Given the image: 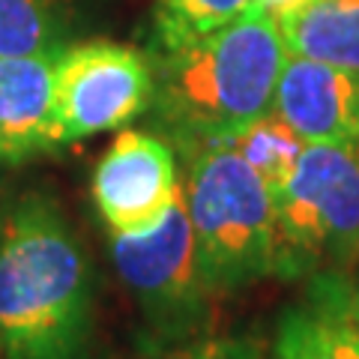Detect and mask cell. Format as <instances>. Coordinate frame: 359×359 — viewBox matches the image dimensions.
Wrapping results in <instances>:
<instances>
[{
    "label": "cell",
    "mask_w": 359,
    "mask_h": 359,
    "mask_svg": "<svg viewBox=\"0 0 359 359\" xmlns=\"http://www.w3.org/2000/svg\"><path fill=\"white\" fill-rule=\"evenodd\" d=\"M306 282L299 302L278 314L269 359H359L351 276L318 273Z\"/></svg>",
    "instance_id": "9"
},
{
    "label": "cell",
    "mask_w": 359,
    "mask_h": 359,
    "mask_svg": "<svg viewBox=\"0 0 359 359\" xmlns=\"http://www.w3.org/2000/svg\"><path fill=\"white\" fill-rule=\"evenodd\" d=\"M269 111L306 144L359 141V72L287 54Z\"/></svg>",
    "instance_id": "8"
},
{
    "label": "cell",
    "mask_w": 359,
    "mask_h": 359,
    "mask_svg": "<svg viewBox=\"0 0 359 359\" xmlns=\"http://www.w3.org/2000/svg\"><path fill=\"white\" fill-rule=\"evenodd\" d=\"M93 273L60 207L27 195L0 222V359H84Z\"/></svg>",
    "instance_id": "1"
},
{
    "label": "cell",
    "mask_w": 359,
    "mask_h": 359,
    "mask_svg": "<svg viewBox=\"0 0 359 359\" xmlns=\"http://www.w3.org/2000/svg\"><path fill=\"white\" fill-rule=\"evenodd\" d=\"M183 198L212 294H233L276 273V198L237 150L216 144L186 153Z\"/></svg>",
    "instance_id": "3"
},
{
    "label": "cell",
    "mask_w": 359,
    "mask_h": 359,
    "mask_svg": "<svg viewBox=\"0 0 359 359\" xmlns=\"http://www.w3.org/2000/svg\"><path fill=\"white\" fill-rule=\"evenodd\" d=\"M287 45L278 21L252 6L210 36L156 60V117L186 153L228 144L273 105Z\"/></svg>",
    "instance_id": "2"
},
{
    "label": "cell",
    "mask_w": 359,
    "mask_h": 359,
    "mask_svg": "<svg viewBox=\"0 0 359 359\" xmlns=\"http://www.w3.org/2000/svg\"><path fill=\"white\" fill-rule=\"evenodd\" d=\"M309 0H255V6L257 9H264L266 15H273L276 21H282L285 15H290V13H297L299 6H306Z\"/></svg>",
    "instance_id": "16"
},
{
    "label": "cell",
    "mask_w": 359,
    "mask_h": 359,
    "mask_svg": "<svg viewBox=\"0 0 359 359\" xmlns=\"http://www.w3.org/2000/svg\"><path fill=\"white\" fill-rule=\"evenodd\" d=\"M111 261L138 302L150 330L168 344L204 330L212 290L198 264L192 219L183 189L159 224L141 233H111Z\"/></svg>",
    "instance_id": "5"
},
{
    "label": "cell",
    "mask_w": 359,
    "mask_h": 359,
    "mask_svg": "<svg viewBox=\"0 0 359 359\" xmlns=\"http://www.w3.org/2000/svg\"><path fill=\"white\" fill-rule=\"evenodd\" d=\"M276 198V273L311 278L359 269V141L306 144Z\"/></svg>",
    "instance_id": "4"
},
{
    "label": "cell",
    "mask_w": 359,
    "mask_h": 359,
    "mask_svg": "<svg viewBox=\"0 0 359 359\" xmlns=\"http://www.w3.org/2000/svg\"><path fill=\"white\" fill-rule=\"evenodd\" d=\"M153 359H264L261 347L249 339H237V335H222V339H201L189 341L174 351H165Z\"/></svg>",
    "instance_id": "15"
},
{
    "label": "cell",
    "mask_w": 359,
    "mask_h": 359,
    "mask_svg": "<svg viewBox=\"0 0 359 359\" xmlns=\"http://www.w3.org/2000/svg\"><path fill=\"white\" fill-rule=\"evenodd\" d=\"M353 314H356V323H359V273H356V282H353Z\"/></svg>",
    "instance_id": "17"
},
{
    "label": "cell",
    "mask_w": 359,
    "mask_h": 359,
    "mask_svg": "<svg viewBox=\"0 0 359 359\" xmlns=\"http://www.w3.org/2000/svg\"><path fill=\"white\" fill-rule=\"evenodd\" d=\"M156 72L120 42L66 45L54 66V147L117 132L153 105Z\"/></svg>",
    "instance_id": "6"
},
{
    "label": "cell",
    "mask_w": 359,
    "mask_h": 359,
    "mask_svg": "<svg viewBox=\"0 0 359 359\" xmlns=\"http://www.w3.org/2000/svg\"><path fill=\"white\" fill-rule=\"evenodd\" d=\"M57 54L0 57V162H25L54 150Z\"/></svg>",
    "instance_id": "10"
},
{
    "label": "cell",
    "mask_w": 359,
    "mask_h": 359,
    "mask_svg": "<svg viewBox=\"0 0 359 359\" xmlns=\"http://www.w3.org/2000/svg\"><path fill=\"white\" fill-rule=\"evenodd\" d=\"M255 6V0H159L156 4V45L162 51L183 48L228 27Z\"/></svg>",
    "instance_id": "13"
},
{
    "label": "cell",
    "mask_w": 359,
    "mask_h": 359,
    "mask_svg": "<svg viewBox=\"0 0 359 359\" xmlns=\"http://www.w3.org/2000/svg\"><path fill=\"white\" fill-rule=\"evenodd\" d=\"M183 189L174 147L159 135L123 129L93 171V201L108 233H141L165 219Z\"/></svg>",
    "instance_id": "7"
},
{
    "label": "cell",
    "mask_w": 359,
    "mask_h": 359,
    "mask_svg": "<svg viewBox=\"0 0 359 359\" xmlns=\"http://www.w3.org/2000/svg\"><path fill=\"white\" fill-rule=\"evenodd\" d=\"M63 48L54 0H0V57L57 54Z\"/></svg>",
    "instance_id": "14"
},
{
    "label": "cell",
    "mask_w": 359,
    "mask_h": 359,
    "mask_svg": "<svg viewBox=\"0 0 359 359\" xmlns=\"http://www.w3.org/2000/svg\"><path fill=\"white\" fill-rule=\"evenodd\" d=\"M228 147L237 150L257 171V177L269 186V192L276 195L290 180V174H294L299 156L306 150V141L282 117L266 111L264 117L249 123L240 135H233L228 141Z\"/></svg>",
    "instance_id": "12"
},
{
    "label": "cell",
    "mask_w": 359,
    "mask_h": 359,
    "mask_svg": "<svg viewBox=\"0 0 359 359\" xmlns=\"http://www.w3.org/2000/svg\"><path fill=\"white\" fill-rule=\"evenodd\" d=\"M278 30L287 54L359 72V0H309Z\"/></svg>",
    "instance_id": "11"
}]
</instances>
